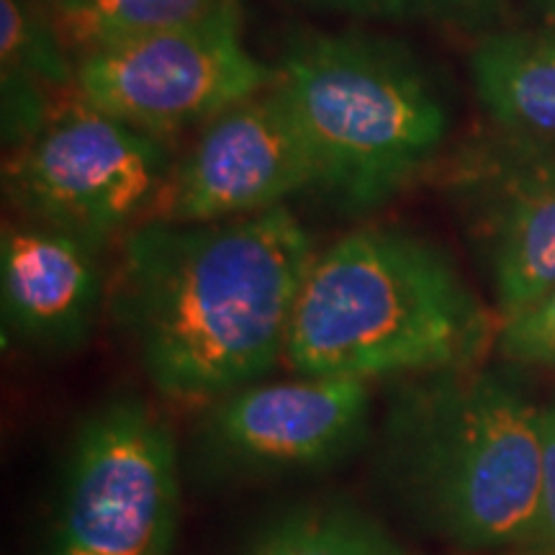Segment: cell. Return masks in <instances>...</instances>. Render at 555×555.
Returning <instances> with one entry per match:
<instances>
[{"label":"cell","instance_id":"obj_1","mask_svg":"<svg viewBox=\"0 0 555 555\" xmlns=\"http://www.w3.org/2000/svg\"><path fill=\"white\" fill-rule=\"evenodd\" d=\"M314 258L288 206L201 224L147 219L121 240L111 314L159 397L208 406L283 363Z\"/></svg>","mask_w":555,"mask_h":555},{"label":"cell","instance_id":"obj_2","mask_svg":"<svg viewBox=\"0 0 555 555\" xmlns=\"http://www.w3.org/2000/svg\"><path fill=\"white\" fill-rule=\"evenodd\" d=\"M376 474L427 535L468 555L522 553L540 506V406L481 367L404 378L380 422Z\"/></svg>","mask_w":555,"mask_h":555},{"label":"cell","instance_id":"obj_3","mask_svg":"<svg viewBox=\"0 0 555 555\" xmlns=\"http://www.w3.org/2000/svg\"><path fill=\"white\" fill-rule=\"evenodd\" d=\"M496 337L446 249L401 227H360L317 253L283 363L296 376L404 380L478 367Z\"/></svg>","mask_w":555,"mask_h":555},{"label":"cell","instance_id":"obj_4","mask_svg":"<svg viewBox=\"0 0 555 555\" xmlns=\"http://www.w3.org/2000/svg\"><path fill=\"white\" fill-rule=\"evenodd\" d=\"M275 82L307 134L317 191L350 217L384 208L446 147L448 103L399 41L298 34L281 52Z\"/></svg>","mask_w":555,"mask_h":555},{"label":"cell","instance_id":"obj_5","mask_svg":"<svg viewBox=\"0 0 555 555\" xmlns=\"http://www.w3.org/2000/svg\"><path fill=\"white\" fill-rule=\"evenodd\" d=\"M178 522L176 437L147 401L116 393L73 437L44 555H170Z\"/></svg>","mask_w":555,"mask_h":555},{"label":"cell","instance_id":"obj_6","mask_svg":"<svg viewBox=\"0 0 555 555\" xmlns=\"http://www.w3.org/2000/svg\"><path fill=\"white\" fill-rule=\"evenodd\" d=\"M240 0L206 16L78 54L75 90L131 129L168 139L204 129L275 82V65L245 44Z\"/></svg>","mask_w":555,"mask_h":555},{"label":"cell","instance_id":"obj_7","mask_svg":"<svg viewBox=\"0 0 555 555\" xmlns=\"http://www.w3.org/2000/svg\"><path fill=\"white\" fill-rule=\"evenodd\" d=\"M172 163L165 139L73 95L37 134L5 152L3 193L21 219L65 229L103 249L150 217Z\"/></svg>","mask_w":555,"mask_h":555},{"label":"cell","instance_id":"obj_8","mask_svg":"<svg viewBox=\"0 0 555 555\" xmlns=\"http://www.w3.org/2000/svg\"><path fill=\"white\" fill-rule=\"evenodd\" d=\"M307 189H317L314 155L294 106L273 82L198 129L191 150L172 163L147 219H240L286 206Z\"/></svg>","mask_w":555,"mask_h":555},{"label":"cell","instance_id":"obj_9","mask_svg":"<svg viewBox=\"0 0 555 555\" xmlns=\"http://www.w3.org/2000/svg\"><path fill=\"white\" fill-rule=\"evenodd\" d=\"M450 196L499 317L555 291V147L525 134L483 144L457 159Z\"/></svg>","mask_w":555,"mask_h":555},{"label":"cell","instance_id":"obj_10","mask_svg":"<svg viewBox=\"0 0 555 555\" xmlns=\"http://www.w3.org/2000/svg\"><path fill=\"white\" fill-rule=\"evenodd\" d=\"M206 455L232 474H301L335 466L367 440L371 384L296 376L249 384L204 406Z\"/></svg>","mask_w":555,"mask_h":555},{"label":"cell","instance_id":"obj_11","mask_svg":"<svg viewBox=\"0 0 555 555\" xmlns=\"http://www.w3.org/2000/svg\"><path fill=\"white\" fill-rule=\"evenodd\" d=\"M106 301L101 249L65 229L5 221L0 234L3 330L29 350L57 356L88 343Z\"/></svg>","mask_w":555,"mask_h":555},{"label":"cell","instance_id":"obj_12","mask_svg":"<svg viewBox=\"0 0 555 555\" xmlns=\"http://www.w3.org/2000/svg\"><path fill=\"white\" fill-rule=\"evenodd\" d=\"M73 52L50 0H0V129L5 152L78 95Z\"/></svg>","mask_w":555,"mask_h":555},{"label":"cell","instance_id":"obj_13","mask_svg":"<svg viewBox=\"0 0 555 555\" xmlns=\"http://www.w3.org/2000/svg\"><path fill=\"white\" fill-rule=\"evenodd\" d=\"M468 67L478 103L499 127L555 137V26L486 34Z\"/></svg>","mask_w":555,"mask_h":555},{"label":"cell","instance_id":"obj_14","mask_svg":"<svg viewBox=\"0 0 555 555\" xmlns=\"http://www.w3.org/2000/svg\"><path fill=\"white\" fill-rule=\"evenodd\" d=\"M247 555H409L388 527L356 504L317 502L278 512Z\"/></svg>","mask_w":555,"mask_h":555},{"label":"cell","instance_id":"obj_15","mask_svg":"<svg viewBox=\"0 0 555 555\" xmlns=\"http://www.w3.org/2000/svg\"><path fill=\"white\" fill-rule=\"evenodd\" d=\"M75 52L206 16L224 0H50Z\"/></svg>","mask_w":555,"mask_h":555},{"label":"cell","instance_id":"obj_16","mask_svg":"<svg viewBox=\"0 0 555 555\" xmlns=\"http://www.w3.org/2000/svg\"><path fill=\"white\" fill-rule=\"evenodd\" d=\"M314 3L376 21L481 24L502 5V0H314Z\"/></svg>","mask_w":555,"mask_h":555},{"label":"cell","instance_id":"obj_17","mask_svg":"<svg viewBox=\"0 0 555 555\" xmlns=\"http://www.w3.org/2000/svg\"><path fill=\"white\" fill-rule=\"evenodd\" d=\"M499 352L517 365L555 367V291L499 322Z\"/></svg>","mask_w":555,"mask_h":555},{"label":"cell","instance_id":"obj_18","mask_svg":"<svg viewBox=\"0 0 555 555\" xmlns=\"http://www.w3.org/2000/svg\"><path fill=\"white\" fill-rule=\"evenodd\" d=\"M540 442H543V476H540L538 522L530 543L519 555H555V401L540 406Z\"/></svg>","mask_w":555,"mask_h":555},{"label":"cell","instance_id":"obj_19","mask_svg":"<svg viewBox=\"0 0 555 555\" xmlns=\"http://www.w3.org/2000/svg\"><path fill=\"white\" fill-rule=\"evenodd\" d=\"M535 5L540 9V13H543V16L555 26V0H535Z\"/></svg>","mask_w":555,"mask_h":555},{"label":"cell","instance_id":"obj_20","mask_svg":"<svg viewBox=\"0 0 555 555\" xmlns=\"http://www.w3.org/2000/svg\"><path fill=\"white\" fill-rule=\"evenodd\" d=\"M491 555H519V553H491Z\"/></svg>","mask_w":555,"mask_h":555}]
</instances>
